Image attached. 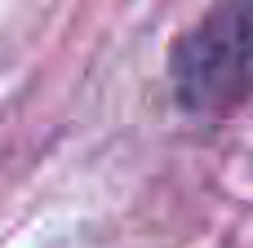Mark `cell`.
I'll list each match as a JSON object with an SVG mask.
<instances>
[{
    "mask_svg": "<svg viewBox=\"0 0 253 248\" xmlns=\"http://www.w3.org/2000/svg\"><path fill=\"white\" fill-rule=\"evenodd\" d=\"M173 84L191 111H227L253 93V0L218 4L173 53Z\"/></svg>",
    "mask_w": 253,
    "mask_h": 248,
    "instance_id": "6da1fadb",
    "label": "cell"
}]
</instances>
